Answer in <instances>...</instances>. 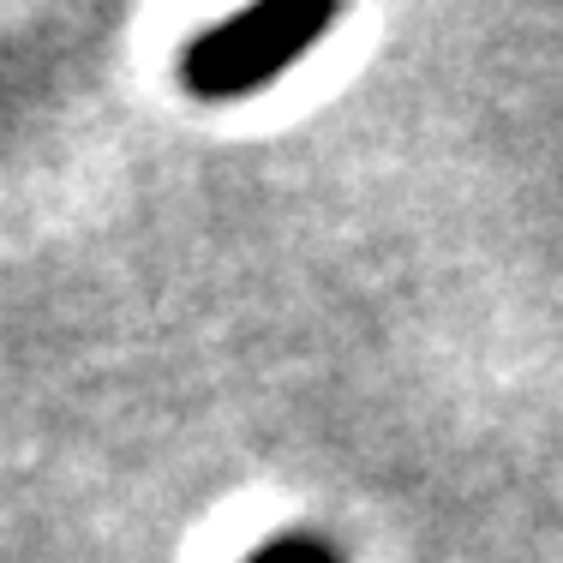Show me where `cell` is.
Wrapping results in <instances>:
<instances>
[{
  "mask_svg": "<svg viewBox=\"0 0 563 563\" xmlns=\"http://www.w3.org/2000/svg\"><path fill=\"white\" fill-rule=\"evenodd\" d=\"M330 24V12H300V7H264L234 19L228 31L205 36L192 55V85L198 90H240L246 78H271L282 60L306 55L318 31Z\"/></svg>",
  "mask_w": 563,
  "mask_h": 563,
  "instance_id": "cell-1",
  "label": "cell"
}]
</instances>
